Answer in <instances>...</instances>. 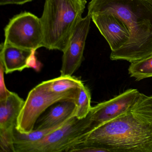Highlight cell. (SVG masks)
<instances>
[{
    "instance_id": "6da1fadb",
    "label": "cell",
    "mask_w": 152,
    "mask_h": 152,
    "mask_svg": "<svg viewBox=\"0 0 152 152\" xmlns=\"http://www.w3.org/2000/svg\"><path fill=\"white\" fill-rule=\"evenodd\" d=\"M81 145L103 148L109 152H152L150 96L141 93L131 110L88 132L74 147Z\"/></svg>"
},
{
    "instance_id": "7a4b0ae2",
    "label": "cell",
    "mask_w": 152,
    "mask_h": 152,
    "mask_svg": "<svg viewBox=\"0 0 152 152\" xmlns=\"http://www.w3.org/2000/svg\"><path fill=\"white\" fill-rule=\"evenodd\" d=\"M88 15L112 14L129 35L130 44L123 60L131 63L152 56V2L150 0H91Z\"/></svg>"
},
{
    "instance_id": "3957f363",
    "label": "cell",
    "mask_w": 152,
    "mask_h": 152,
    "mask_svg": "<svg viewBox=\"0 0 152 152\" xmlns=\"http://www.w3.org/2000/svg\"><path fill=\"white\" fill-rule=\"evenodd\" d=\"M40 18L44 34L43 47L63 51L79 21L86 0H45Z\"/></svg>"
},
{
    "instance_id": "277c9868",
    "label": "cell",
    "mask_w": 152,
    "mask_h": 152,
    "mask_svg": "<svg viewBox=\"0 0 152 152\" xmlns=\"http://www.w3.org/2000/svg\"><path fill=\"white\" fill-rule=\"evenodd\" d=\"M91 116L78 119L72 117L68 122L46 137L36 142L15 144V152H70L91 131Z\"/></svg>"
},
{
    "instance_id": "5b68a950",
    "label": "cell",
    "mask_w": 152,
    "mask_h": 152,
    "mask_svg": "<svg viewBox=\"0 0 152 152\" xmlns=\"http://www.w3.org/2000/svg\"><path fill=\"white\" fill-rule=\"evenodd\" d=\"M79 89L64 93H53L47 88L44 81L41 83L28 93L16 129L21 133L32 131L40 116L48 107L63 101L75 102Z\"/></svg>"
},
{
    "instance_id": "8992f818",
    "label": "cell",
    "mask_w": 152,
    "mask_h": 152,
    "mask_svg": "<svg viewBox=\"0 0 152 152\" xmlns=\"http://www.w3.org/2000/svg\"><path fill=\"white\" fill-rule=\"evenodd\" d=\"M4 31L5 43L35 51L43 47L44 34L40 18L30 12L15 16Z\"/></svg>"
},
{
    "instance_id": "52a82bcc",
    "label": "cell",
    "mask_w": 152,
    "mask_h": 152,
    "mask_svg": "<svg viewBox=\"0 0 152 152\" xmlns=\"http://www.w3.org/2000/svg\"><path fill=\"white\" fill-rule=\"evenodd\" d=\"M140 94L136 89H129L92 107L90 112L91 131L131 110Z\"/></svg>"
},
{
    "instance_id": "ba28073f",
    "label": "cell",
    "mask_w": 152,
    "mask_h": 152,
    "mask_svg": "<svg viewBox=\"0 0 152 152\" xmlns=\"http://www.w3.org/2000/svg\"><path fill=\"white\" fill-rule=\"evenodd\" d=\"M91 19V16L87 15L75 26L63 52L60 75L72 76L80 66Z\"/></svg>"
},
{
    "instance_id": "9c48e42d",
    "label": "cell",
    "mask_w": 152,
    "mask_h": 152,
    "mask_svg": "<svg viewBox=\"0 0 152 152\" xmlns=\"http://www.w3.org/2000/svg\"><path fill=\"white\" fill-rule=\"evenodd\" d=\"M35 51L25 49L2 42L0 46V61L2 62L6 74L22 72L36 64Z\"/></svg>"
},
{
    "instance_id": "30bf717a",
    "label": "cell",
    "mask_w": 152,
    "mask_h": 152,
    "mask_svg": "<svg viewBox=\"0 0 152 152\" xmlns=\"http://www.w3.org/2000/svg\"><path fill=\"white\" fill-rule=\"evenodd\" d=\"M25 101L17 93L10 91L5 99L0 100V129H14Z\"/></svg>"
},
{
    "instance_id": "8fae6325",
    "label": "cell",
    "mask_w": 152,
    "mask_h": 152,
    "mask_svg": "<svg viewBox=\"0 0 152 152\" xmlns=\"http://www.w3.org/2000/svg\"><path fill=\"white\" fill-rule=\"evenodd\" d=\"M75 104L73 101L59 102L52 106L48 113L37 121L34 129H41L54 127L75 116Z\"/></svg>"
},
{
    "instance_id": "7c38bea8",
    "label": "cell",
    "mask_w": 152,
    "mask_h": 152,
    "mask_svg": "<svg viewBox=\"0 0 152 152\" xmlns=\"http://www.w3.org/2000/svg\"><path fill=\"white\" fill-rule=\"evenodd\" d=\"M49 91L64 93L77 89L83 83L82 81L72 76H62L44 81Z\"/></svg>"
},
{
    "instance_id": "4fadbf2b",
    "label": "cell",
    "mask_w": 152,
    "mask_h": 152,
    "mask_svg": "<svg viewBox=\"0 0 152 152\" xmlns=\"http://www.w3.org/2000/svg\"><path fill=\"white\" fill-rule=\"evenodd\" d=\"M72 117L54 127L41 129H34L29 133H21L18 131L15 128L14 130V144H25L41 140L57 129L65 124Z\"/></svg>"
},
{
    "instance_id": "5bb4252c",
    "label": "cell",
    "mask_w": 152,
    "mask_h": 152,
    "mask_svg": "<svg viewBox=\"0 0 152 152\" xmlns=\"http://www.w3.org/2000/svg\"><path fill=\"white\" fill-rule=\"evenodd\" d=\"M75 104V116L78 119L86 118L89 113L91 106V94L88 87L83 83L79 88Z\"/></svg>"
},
{
    "instance_id": "9a60e30c",
    "label": "cell",
    "mask_w": 152,
    "mask_h": 152,
    "mask_svg": "<svg viewBox=\"0 0 152 152\" xmlns=\"http://www.w3.org/2000/svg\"><path fill=\"white\" fill-rule=\"evenodd\" d=\"M128 72L136 81L152 77V56L144 60L131 63Z\"/></svg>"
},
{
    "instance_id": "2e32d148",
    "label": "cell",
    "mask_w": 152,
    "mask_h": 152,
    "mask_svg": "<svg viewBox=\"0 0 152 152\" xmlns=\"http://www.w3.org/2000/svg\"><path fill=\"white\" fill-rule=\"evenodd\" d=\"M14 129H0V152H15Z\"/></svg>"
},
{
    "instance_id": "e0dca14e",
    "label": "cell",
    "mask_w": 152,
    "mask_h": 152,
    "mask_svg": "<svg viewBox=\"0 0 152 152\" xmlns=\"http://www.w3.org/2000/svg\"><path fill=\"white\" fill-rule=\"evenodd\" d=\"M4 73L5 72L4 64L0 61V100L5 99L10 92L6 86Z\"/></svg>"
},
{
    "instance_id": "ac0fdd59",
    "label": "cell",
    "mask_w": 152,
    "mask_h": 152,
    "mask_svg": "<svg viewBox=\"0 0 152 152\" xmlns=\"http://www.w3.org/2000/svg\"><path fill=\"white\" fill-rule=\"evenodd\" d=\"M71 152H109L105 148L90 145H81L75 147Z\"/></svg>"
},
{
    "instance_id": "d6986e66",
    "label": "cell",
    "mask_w": 152,
    "mask_h": 152,
    "mask_svg": "<svg viewBox=\"0 0 152 152\" xmlns=\"http://www.w3.org/2000/svg\"><path fill=\"white\" fill-rule=\"evenodd\" d=\"M33 0H0V5L1 6L16 4V5H23L27 2H31Z\"/></svg>"
},
{
    "instance_id": "ffe728a7",
    "label": "cell",
    "mask_w": 152,
    "mask_h": 152,
    "mask_svg": "<svg viewBox=\"0 0 152 152\" xmlns=\"http://www.w3.org/2000/svg\"><path fill=\"white\" fill-rule=\"evenodd\" d=\"M150 1H151L152 2V0H150Z\"/></svg>"
}]
</instances>
